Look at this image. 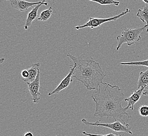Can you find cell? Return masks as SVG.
Segmentation results:
<instances>
[{
    "instance_id": "cell-6",
    "label": "cell",
    "mask_w": 148,
    "mask_h": 136,
    "mask_svg": "<svg viewBox=\"0 0 148 136\" xmlns=\"http://www.w3.org/2000/svg\"><path fill=\"white\" fill-rule=\"evenodd\" d=\"M40 71L37 75L36 79L33 82L28 84V88L29 93L31 95L32 100L35 104L39 103L40 99Z\"/></svg>"
},
{
    "instance_id": "cell-7",
    "label": "cell",
    "mask_w": 148,
    "mask_h": 136,
    "mask_svg": "<svg viewBox=\"0 0 148 136\" xmlns=\"http://www.w3.org/2000/svg\"><path fill=\"white\" fill-rule=\"evenodd\" d=\"M71 71H69L67 75L62 81V82L60 83V84L58 85V86L54 90L49 93L48 94L49 96H51L54 94L59 93L63 90H65L66 88H68L69 84L71 82H73V81L72 79V78H73V75L74 73L75 67L73 66L72 68L71 67Z\"/></svg>"
},
{
    "instance_id": "cell-18",
    "label": "cell",
    "mask_w": 148,
    "mask_h": 136,
    "mask_svg": "<svg viewBox=\"0 0 148 136\" xmlns=\"http://www.w3.org/2000/svg\"><path fill=\"white\" fill-rule=\"evenodd\" d=\"M82 133L84 135L87 136H123L119 135H115L114 133H109L107 135H100V134H92V133H87L86 131H83Z\"/></svg>"
},
{
    "instance_id": "cell-21",
    "label": "cell",
    "mask_w": 148,
    "mask_h": 136,
    "mask_svg": "<svg viewBox=\"0 0 148 136\" xmlns=\"http://www.w3.org/2000/svg\"><path fill=\"white\" fill-rule=\"evenodd\" d=\"M143 94L144 95H148V85L147 87H145V89L143 92Z\"/></svg>"
},
{
    "instance_id": "cell-15",
    "label": "cell",
    "mask_w": 148,
    "mask_h": 136,
    "mask_svg": "<svg viewBox=\"0 0 148 136\" xmlns=\"http://www.w3.org/2000/svg\"><path fill=\"white\" fill-rule=\"evenodd\" d=\"M92 2L98 3L100 5H111L114 4V5L119 6L120 2L115 0H88Z\"/></svg>"
},
{
    "instance_id": "cell-24",
    "label": "cell",
    "mask_w": 148,
    "mask_h": 136,
    "mask_svg": "<svg viewBox=\"0 0 148 136\" xmlns=\"http://www.w3.org/2000/svg\"><path fill=\"white\" fill-rule=\"evenodd\" d=\"M6 1H9V0H6Z\"/></svg>"
},
{
    "instance_id": "cell-23",
    "label": "cell",
    "mask_w": 148,
    "mask_h": 136,
    "mask_svg": "<svg viewBox=\"0 0 148 136\" xmlns=\"http://www.w3.org/2000/svg\"><path fill=\"white\" fill-rule=\"evenodd\" d=\"M4 61V58H2V59H1V61H0V63H3Z\"/></svg>"
},
{
    "instance_id": "cell-22",
    "label": "cell",
    "mask_w": 148,
    "mask_h": 136,
    "mask_svg": "<svg viewBox=\"0 0 148 136\" xmlns=\"http://www.w3.org/2000/svg\"><path fill=\"white\" fill-rule=\"evenodd\" d=\"M143 1L145 4H148V0H143Z\"/></svg>"
},
{
    "instance_id": "cell-9",
    "label": "cell",
    "mask_w": 148,
    "mask_h": 136,
    "mask_svg": "<svg viewBox=\"0 0 148 136\" xmlns=\"http://www.w3.org/2000/svg\"><path fill=\"white\" fill-rule=\"evenodd\" d=\"M42 2V1L38 2H31L25 0H11V5L12 6L21 12L27 11L29 8L33 7L34 5H38Z\"/></svg>"
},
{
    "instance_id": "cell-5",
    "label": "cell",
    "mask_w": 148,
    "mask_h": 136,
    "mask_svg": "<svg viewBox=\"0 0 148 136\" xmlns=\"http://www.w3.org/2000/svg\"><path fill=\"white\" fill-rule=\"evenodd\" d=\"M130 12H131V10H130L128 8H127L125 9V11L123 12L121 14L116 15V16H114V17L107 18H96V17H91L88 21L84 25L77 26L75 27V29L77 30L84 29L86 27H90L91 29H95V28H97L98 27H99L100 26L102 25L103 24L106 23V22H108L113 21V20L114 21V20H117L120 17H122L125 15L127 14V13H128Z\"/></svg>"
},
{
    "instance_id": "cell-8",
    "label": "cell",
    "mask_w": 148,
    "mask_h": 136,
    "mask_svg": "<svg viewBox=\"0 0 148 136\" xmlns=\"http://www.w3.org/2000/svg\"><path fill=\"white\" fill-rule=\"evenodd\" d=\"M145 88V87H142L139 88L138 90H135L132 91L131 95L128 98L125 99L124 101L125 102H128V106L126 107L128 108V109H131L132 110H134V106L136 103L139 101Z\"/></svg>"
},
{
    "instance_id": "cell-19",
    "label": "cell",
    "mask_w": 148,
    "mask_h": 136,
    "mask_svg": "<svg viewBox=\"0 0 148 136\" xmlns=\"http://www.w3.org/2000/svg\"><path fill=\"white\" fill-rule=\"evenodd\" d=\"M21 75L23 78V79H27L29 77V72L28 69L27 70H24L21 72Z\"/></svg>"
},
{
    "instance_id": "cell-13",
    "label": "cell",
    "mask_w": 148,
    "mask_h": 136,
    "mask_svg": "<svg viewBox=\"0 0 148 136\" xmlns=\"http://www.w3.org/2000/svg\"><path fill=\"white\" fill-rule=\"evenodd\" d=\"M137 16L143 23H147L148 26V4L143 6V9H139L137 12Z\"/></svg>"
},
{
    "instance_id": "cell-2",
    "label": "cell",
    "mask_w": 148,
    "mask_h": 136,
    "mask_svg": "<svg viewBox=\"0 0 148 136\" xmlns=\"http://www.w3.org/2000/svg\"><path fill=\"white\" fill-rule=\"evenodd\" d=\"M67 56L73 61L75 67L73 78L82 83L88 90H98L106 75L99 63L90 56L84 58L70 54Z\"/></svg>"
},
{
    "instance_id": "cell-16",
    "label": "cell",
    "mask_w": 148,
    "mask_h": 136,
    "mask_svg": "<svg viewBox=\"0 0 148 136\" xmlns=\"http://www.w3.org/2000/svg\"><path fill=\"white\" fill-rule=\"evenodd\" d=\"M120 65H141L145 66L148 68V59L141 61H136V62H128V63H120Z\"/></svg>"
},
{
    "instance_id": "cell-20",
    "label": "cell",
    "mask_w": 148,
    "mask_h": 136,
    "mask_svg": "<svg viewBox=\"0 0 148 136\" xmlns=\"http://www.w3.org/2000/svg\"><path fill=\"white\" fill-rule=\"evenodd\" d=\"M24 136H34V134L30 131H27L24 133Z\"/></svg>"
},
{
    "instance_id": "cell-12",
    "label": "cell",
    "mask_w": 148,
    "mask_h": 136,
    "mask_svg": "<svg viewBox=\"0 0 148 136\" xmlns=\"http://www.w3.org/2000/svg\"><path fill=\"white\" fill-rule=\"evenodd\" d=\"M148 85V69L145 71L140 73L139 78L137 82V88L147 87Z\"/></svg>"
},
{
    "instance_id": "cell-1",
    "label": "cell",
    "mask_w": 148,
    "mask_h": 136,
    "mask_svg": "<svg viewBox=\"0 0 148 136\" xmlns=\"http://www.w3.org/2000/svg\"><path fill=\"white\" fill-rule=\"evenodd\" d=\"M91 97L96 104L95 116L112 117L120 119L124 124H127L123 120L124 117L131 118L127 113L128 108L122 106L125 94L119 86L103 82L94 92Z\"/></svg>"
},
{
    "instance_id": "cell-17",
    "label": "cell",
    "mask_w": 148,
    "mask_h": 136,
    "mask_svg": "<svg viewBox=\"0 0 148 136\" xmlns=\"http://www.w3.org/2000/svg\"><path fill=\"white\" fill-rule=\"evenodd\" d=\"M139 113L141 116L148 117V105H143L139 108Z\"/></svg>"
},
{
    "instance_id": "cell-14",
    "label": "cell",
    "mask_w": 148,
    "mask_h": 136,
    "mask_svg": "<svg viewBox=\"0 0 148 136\" xmlns=\"http://www.w3.org/2000/svg\"><path fill=\"white\" fill-rule=\"evenodd\" d=\"M52 13H53V10H52V7L51 6L49 9L44 10L40 13V17L37 19V20H40L42 22L47 21L51 17Z\"/></svg>"
},
{
    "instance_id": "cell-11",
    "label": "cell",
    "mask_w": 148,
    "mask_h": 136,
    "mask_svg": "<svg viewBox=\"0 0 148 136\" xmlns=\"http://www.w3.org/2000/svg\"><path fill=\"white\" fill-rule=\"evenodd\" d=\"M40 63H38L33 64L31 67L28 69L29 72V77L23 81L28 85L29 83L33 82L37 78V75L40 72Z\"/></svg>"
},
{
    "instance_id": "cell-4",
    "label": "cell",
    "mask_w": 148,
    "mask_h": 136,
    "mask_svg": "<svg viewBox=\"0 0 148 136\" xmlns=\"http://www.w3.org/2000/svg\"><path fill=\"white\" fill-rule=\"evenodd\" d=\"M82 122L87 126H97L108 128L112 131L117 132H124L132 135L133 133L131 131V127L129 124L123 125L121 122L115 119V122L112 123H101L99 121H96L94 122H89L85 118L82 119Z\"/></svg>"
},
{
    "instance_id": "cell-25",
    "label": "cell",
    "mask_w": 148,
    "mask_h": 136,
    "mask_svg": "<svg viewBox=\"0 0 148 136\" xmlns=\"http://www.w3.org/2000/svg\"></svg>"
},
{
    "instance_id": "cell-10",
    "label": "cell",
    "mask_w": 148,
    "mask_h": 136,
    "mask_svg": "<svg viewBox=\"0 0 148 136\" xmlns=\"http://www.w3.org/2000/svg\"><path fill=\"white\" fill-rule=\"evenodd\" d=\"M45 1L46 0H43L42 3L38 4L35 7H33L31 11L28 14L27 19L26 20L25 24L24 26V29L25 30H27L29 27L31 26L33 22L37 18V12L40 7L43 5L45 6L48 5V2H45Z\"/></svg>"
},
{
    "instance_id": "cell-3",
    "label": "cell",
    "mask_w": 148,
    "mask_h": 136,
    "mask_svg": "<svg viewBox=\"0 0 148 136\" xmlns=\"http://www.w3.org/2000/svg\"><path fill=\"white\" fill-rule=\"evenodd\" d=\"M145 29H147V32H148V25H145L143 27L137 29L125 28L121 34L117 36L118 45L116 48V50H119L121 47L125 43L127 44L128 46H130L134 45L135 43L140 41L141 39L140 35Z\"/></svg>"
}]
</instances>
